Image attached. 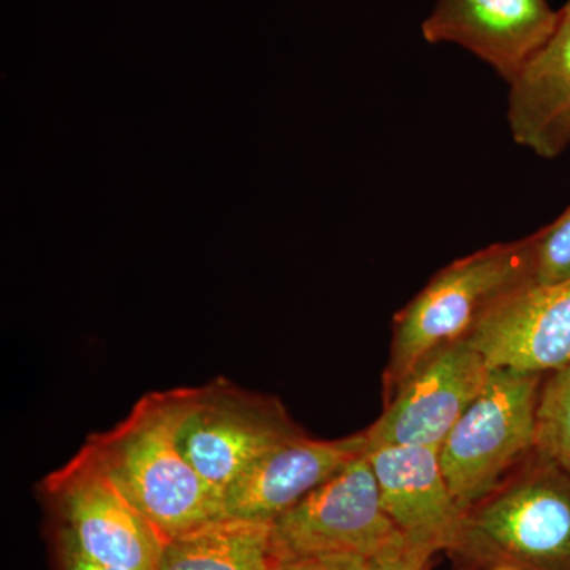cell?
<instances>
[{
	"mask_svg": "<svg viewBox=\"0 0 570 570\" xmlns=\"http://www.w3.org/2000/svg\"><path fill=\"white\" fill-rule=\"evenodd\" d=\"M82 448L167 540L225 517L223 497L176 441L174 390L146 393L126 419L89 434Z\"/></svg>",
	"mask_w": 570,
	"mask_h": 570,
	"instance_id": "cell-1",
	"label": "cell"
},
{
	"mask_svg": "<svg viewBox=\"0 0 570 570\" xmlns=\"http://www.w3.org/2000/svg\"><path fill=\"white\" fill-rule=\"evenodd\" d=\"M546 463L464 513L445 550L459 569L570 570V474Z\"/></svg>",
	"mask_w": 570,
	"mask_h": 570,
	"instance_id": "cell-2",
	"label": "cell"
},
{
	"mask_svg": "<svg viewBox=\"0 0 570 570\" xmlns=\"http://www.w3.org/2000/svg\"><path fill=\"white\" fill-rule=\"evenodd\" d=\"M538 234L499 243L445 266L396 318L390 387H397L431 352L463 340L494 303L534 283Z\"/></svg>",
	"mask_w": 570,
	"mask_h": 570,
	"instance_id": "cell-3",
	"label": "cell"
},
{
	"mask_svg": "<svg viewBox=\"0 0 570 570\" xmlns=\"http://www.w3.org/2000/svg\"><path fill=\"white\" fill-rule=\"evenodd\" d=\"M176 441L195 471L224 499L247 468L303 431L273 396L225 377L174 389Z\"/></svg>",
	"mask_w": 570,
	"mask_h": 570,
	"instance_id": "cell-4",
	"label": "cell"
},
{
	"mask_svg": "<svg viewBox=\"0 0 570 570\" xmlns=\"http://www.w3.org/2000/svg\"><path fill=\"white\" fill-rule=\"evenodd\" d=\"M540 374L497 367L439 449L442 471L464 513L499 482L538 438Z\"/></svg>",
	"mask_w": 570,
	"mask_h": 570,
	"instance_id": "cell-5",
	"label": "cell"
},
{
	"mask_svg": "<svg viewBox=\"0 0 570 570\" xmlns=\"http://www.w3.org/2000/svg\"><path fill=\"white\" fill-rule=\"evenodd\" d=\"M41 494L81 554L110 568L159 570L167 539L104 474L88 450L40 482Z\"/></svg>",
	"mask_w": 570,
	"mask_h": 570,
	"instance_id": "cell-6",
	"label": "cell"
},
{
	"mask_svg": "<svg viewBox=\"0 0 570 570\" xmlns=\"http://www.w3.org/2000/svg\"><path fill=\"white\" fill-rule=\"evenodd\" d=\"M272 534L281 562L332 554L367 560L409 540L385 512L366 453L277 517Z\"/></svg>",
	"mask_w": 570,
	"mask_h": 570,
	"instance_id": "cell-7",
	"label": "cell"
},
{
	"mask_svg": "<svg viewBox=\"0 0 570 570\" xmlns=\"http://www.w3.org/2000/svg\"><path fill=\"white\" fill-rule=\"evenodd\" d=\"M491 373L466 337L423 358L400 385L384 414L365 431L367 449L415 445L441 449Z\"/></svg>",
	"mask_w": 570,
	"mask_h": 570,
	"instance_id": "cell-8",
	"label": "cell"
},
{
	"mask_svg": "<svg viewBox=\"0 0 570 570\" xmlns=\"http://www.w3.org/2000/svg\"><path fill=\"white\" fill-rule=\"evenodd\" d=\"M560 22L549 0H436L422 22L428 43L456 45L508 85L547 43Z\"/></svg>",
	"mask_w": 570,
	"mask_h": 570,
	"instance_id": "cell-9",
	"label": "cell"
},
{
	"mask_svg": "<svg viewBox=\"0 0 570 570\" xmlns=\"http://www.w3.org/2000/svg\"><path fill=\"white\" fill-rule=\"evenodd\" d=\"M466 340L491 370H561L570 362V279L521 285L494 303Z\"/></svg>",
	"mask_w": 570,
	"mask_h": 570,
	"instance_id": "cell-10",
	"label": "cell"
},
{
	"mask_svg": "<svg viewBox=\"0 0 570 570\" xmlns=\"http://www.w3.org/2000/svg\"><path fill=\"white\" fill-rule=\"evenodd\" d=\"M365 431L337 441L306 434L273 449L225 490L227 517L273 523L351 461L365 455Z\"/></svg>",
	"mask_w": 570,
	"mask_h": 570,
	"instance_id": "cell-11",
	"label": "cell"
},
{
	"mask_svg": "<svg viewBox=\"0 0 570 570\" xmlns=\"http://www.w3.org/2000/svg\"><path fill=\"white\" fill-rule=\"evenodd\" d=\"M382 504L412 543L448 550L464 512L442 471L439 449L384 445L366 450Z\"/></svg>",
	"mask_w": 570,
	"mask_h": 570,
	"instance_id": "cell-12",
	"label": "cell"
},
{
	"mask_svg": "<svg viewBox=\"0 0 570 570\" xmlns=\"http://www.w3.org/2000/svg\"><path fill=\"white\" fill-rule=\"evenodd\" d=\"M509 86L513 141L542 159L560 157L570 146V0L549 43Z\"/></svg>",
	"mask_w": 570,
	"mask_h": 570,
	"instance_id": "cell-13",
	"label": "cell"
},
{
	"mask_svg": "<svg viewBox=\"0 0 570 570\" xmlns=\"http://www.w3.org/2000/svg\"><path fill=\"white\" fill-rule=\"evenodd\" d=\"M272 523L220 517L167 540L159 570H276Z\"/></svg>",
	"mask_w": 570,
	"mask_h": 570,
	"instance_id": "cell-14",
	"label": "cell"
},
{
	"mask_svg": "<svg viewBox=\"0 0 570 570\" xmlns=\"http://www.w3.org/2000/svg\"><path fill=\"white\" fill-rule=\"evenodd\" d=\"M535 449L542 460L570 474V362L540 393Z\"/></svg>",
	"mask_w": 570,
	"mask_h": 570,
	"instance_id": "cell-15",
	"label": "cell"
},
{
	"mask_svg": "<svg viewBox=\"0 0 570 570\" xmlns=\"http://www.w3.org/2000/svg\"><path fill=\"white\" fill-rule=\"evenodd\" d=\"M570 279V205L566 212L538 232L535 284H558Z\"/></svg>",
	"mask_w": 570,
	"mask_h": 570,
	"instance_id": "cell-16",
	"label": "cell"
},
{
	"mask_svg": "<svg viewBox=\"0 0 570 570\" xmlns=\"http://www.w3.org/2000/svg\"><path fill=\"white\" fill-rule=\"evenodd\" d=\"M434 554L436 551L406 540L376 557L367 558L360 570H430Z\"/></svg>",
	"mask_w": 570,
	"mask_h": 570,
	"instance_id": "cell-17",
	"label": "cell"
},
{
	"mask_svg": "<svg viewBox=\"0 0 570 570\" xmlns=\"http://www.w3.org/2000/svg\"><path fill=\"white\" fill-rule=\"evenodd\" d=\"M366 558L332 554V557L295 558L281 562L276 570H360Z\"/></svg>",
	"mask_w": 570,
	"mask_h": 570,
	"instance_id": "cell-18",
	"label": "cell"
},
{
	"mask_svg": "<svg viewBox=\"0 0 570 570\" xmlns=\"http://www.w3.org/2000/svg\"><path fill=\"white\" fill-rule=\"evenodd\" d=\"M56 546H58L59 569L61 570H126L110 568V566L89 560L71 546L70 540L62 532H58Z\"/></svg>",
	"mask_w": 570,
	"mask_h": 570,
	"instance_id": "cell-19",
	"label": "cell"
},
{
	"mask_svg": "<svg viewBox=\"0 0 570 570\" xmlns=\"http://www.w3.org/2000/svg\"><path fill=\"white\" fill-rule=\"evenodd\" d=\"M491 570H517V569H509V568H497V569H491Z\"/></svg>",
	"mask_w": 570,
	"mask_h": 570,
	"instance_id": "cell-20",
	"label": "cell"
}]
</instances>
